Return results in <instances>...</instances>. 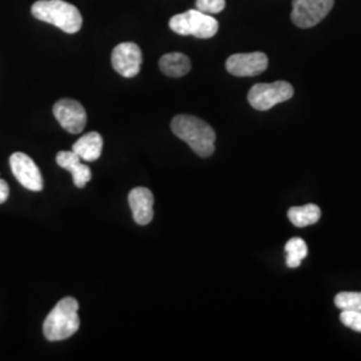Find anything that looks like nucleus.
<instances>
[{
	"label": "nucleus",
	"mask_w": 361,
	"mask_h": 361,
	"mask_svg": "<svg viewBox=\"0 0 361 361\" xmlns=\"http://www.w3.org/2000/svg\"><path fill=\"white\" fill-rule=\"evenodd\" d=\"M169 27L178 35H192L195 38H213L219 31V22L207 13L198 10H188L186 13L173 16L169 22Z\"/></svg>",
	"instance_id": "obj_4"
},
{
	"label": "nucleus",
	"mask_w": 361,
	"mask_h": 361,
	"mask_svg": "<svg viewBox=\"0 0 361 361\" xmlns=\"http://www.w3.org/2000/svg\"><path fill=\"white\" fill-rule=\"evenodd\" d=\"M335 304L341 310H361V292H341L335 297Z\"/></svg>",
	"instance_id": "obj_17"
},
{
	"label": "nucleus",
	"mask_w": 361,
	"mask_h": 361,
	"mask_svg": "<svg viewBox=\"0 0 361 361\" xmlns=\"http://www.w3.org/2000/svg\"><path fill=\"white\" fill-rule=\"evenodd\" d=\"M171 131L193 149L200 157H210L214 153L216 133L205 121L193 116H177L171 121Z\"/></svg>",
	"instance_id": "obj_1"
},
{
	"label": "nucleus",
	"mask_w": 361,
	"mask_h": 361,
	"mask_svg": "<svg viewBox=\"0 0 361 361\" xmlns=\"http://www.w3.org/2000/svg\"><path fill=\"white\" fill-rule=\"evenodd\" d=\"M159 68L168 77L180 78L190 71L192 63L185 54L170 52L159 59Z\"/></svg>",
	"instance_id": "obj_14"
},
{
	"label": "nucleus",
	"mask_w": 361,
	"mask_h": 361,
	"mask_svg": "<svg viewBox=\"0 0 361 361\" xmlns=\"http://www.w3.org/2000/svg\"><path fill=\"white\" fill-rule=\"evenodd\" d=\"M285 253H286V265L290 269H295L298 268L302 259L308 256V246L302 238L293 237L285 244Z\"/></svg>",
	"instance_id": "obj_16"
},
{
	"label": "nucleus",
	"mask_w": 361,
	"mask_h": 361,
	"mask_svg": "<svg viewBox=\"0 0 361 361\" xmlns=\"http://www.w3.org/2000/svg\"><path fill=\"white\" fill-rule=\"evenodd\" d=\"M79 304L74 297L62 298L49 313L43 324V334L49 341H61L79 329Z\"/></svg>",
	"instance_id": "obj_3"
},
{
	"label": "nucleus",
	"mask_w": 361,
	"mask_h": 361,
	"mask_svg": "<svg viewBox=\"0 0 361 361\" xmlns=\"http://www.w3.org/2000/svg\"><path fill=\"white\" fill-rule=\"evenodd\" d=\"M52 113L59 125L70 134H79L83 131L87 114L82 104L74 99H61L54 104Z\"/></svg>",
	"instance_id": "obj_8"
},
{
	"label": "nucleus",
	"mask_w": 361,
	"mask_h": 361,
	"mask_svg": "<svg viewBox=\"0 0 361 361\" xmlns=\"http://www.w3.org/2000/svg\"><path fill=\"white\" fill-rule=\"evenodd\" d=\"M335 0H293L292 22L300 28L319 25L334 8Z\"/></svg>",
	"instance_id": "obj_6"
},
{
	"label": "nucleus",
	"mask_w": 361,
	"mask_h": 361,
	"mask_svg": "<svg viewBox=\"0 0 361 361\" xmlns=\"http://www.w3.org/2000/svg\"><path fill=\"white\" fill-rule=\"evenodd\" d=\"M10 166L15 178L19 183L32 192H40L43 189V178L37 164L25 153H13L10 157Z\"/></svg>",
	"instance_id": "obj_10"
},
{
	"label": "nucleus",
	"mask_w": 361,
	"mask_h": 361,
	"mask_svg": "<svg viewBox=\"0 0 361 361\" xmlns=\"http://www.w3.org/2000/svg\"><path fill=\"white\" fill-rule=\"evenodd\" d=\"M133 219L138 225H147L154 217V195L147 188H135L129 194Z\"/></svg>",
	"instance_id": "obj_11"
},
{
	"label": "nucleus",
	"mask_w": 361,
	"mask_h": 361,
	"mask_svg": "<svg viewBox=\"0 0 361 361\" xmlns=\"http://www.w3.org/2000/svg\"><path fill=\"white\" fill-rule=\"evenodd\" d=\"M102 149H104V138L97 131L85 134L73 145V152L82 161H86V162L97 161L102 154Z\"/></svg>",
	"instance_id": "obj_13"
},
{
	"label": "nucleus",
	"mask_w": 361,
	"mask_h": 361,
	"mask_svg": "<svg viewBox=\"0 0 361 361\" xmlns=\"http://www.w3.org/2000/svg\"><path fill=\"white\" fill-rule=\"evenodd\" d=\"M288 217L297 228H305L310 225H314L320 219L322 210L314 204H308L304 207H293L289 209Z\"/></svg>",
	"instance_id": "obj_15"
},
{
	"label": "nucleus",
	"mask_w": 361,
	"mask_h": 361,
	"mask_svg": "<svg viewBox=\"0 0 361 361\" xmlns=\"http://www.w3.org/2000/svg\"><path fill=\"white\" fill-rule=\"evenodd\" d=\"M340 320L347 328L361 334V310H343Z\"/></svg>",
	"instance_id": "obj_18"
},
{
	"label": "nucleus",
	"mask_w": 361,
	"mask_h": 361,
	"mask_svg": "<svg viewBox=\"0 0 361 361\" xmlns=\"http://www.w3.org/2000/svg\"><path fill=\"white\" fill-rule=\"evenodd\" d=\"M268 68V56L264 52L234 54L226 61V70L234 77H257Z\"/></svg>",
	"instance_id": "obj_9"
},
{
	"label": "nucleus",
	"mask_w": 361,
	"mask_h": 361,
	"mask_svg": "<svg viewBox=\"0 0 361 361\" xmlns=\"http://www.w3.org/2000/svg\"><path fill=\"white\" fill-rule=\"evenodd\" d=\"M56 162L61 168L66 169L71 173L74 185L79 189H83L87 185V182H90L92 178L90 168L82 164V159L73 150L59 152L56 155Z\"/></svg>",
	"instance_id": "obj_12"
},
{
	"label": "nucleus",
	"mask_w": 361,
	"mask_h": 361,
	"mask_svg": "<svg viewBox=\"0 0 361 361\" xmlns=\"http://www.w3.org/2000/svg\"><path fill=\"white\" fill-rule=\"evenodd\" d=\"M32 15L67 34H75L83 25V18L75 6L65 0H38L31 7Z\"/></svg>",
	"instance_id": "obj_2"
},
{
	"label": "nucleus",
	"mask_w": 361,
	"mask_h": 361,
	"mask_svg": "<svg viewBox=\"0 0 361 361\" xmlns=\"http://www.w3.org/2000/svg\"><path fill=\"white\" fill-rule=\"evenodd\" d=\"M293 87L284 80H277L273 83H257L249 94L247 101L253 109L258 111L271 110L276 104H283L293 97Z\"/></svg>",
	"instance_id": "obj_5"
},
{
	"label": "nucleus",
	"mask_w": 361,
	"mask_h": 361,
	"mask_svg": "<svg viewBox=\"0 0 361 361\" xmlns=\"http://www.w3.org/2000/svg\"><path fill=\"white\" fill-rule=\"evenodd\" d=\"M195 7L201 13L213 15L221 13L225 8V0H197Z\"/></svg>",
	"instance_id": "obj_19"
},
{
	"label": "nucleus",
	"mask_w": 361,
	"mask_h": 361,
	"mask_svg": "<svg viewBox=\"0 0 361 361\" xmlns=\"http://www.w3.org/2000/svg\"><path fill=\"white\" fill-rule=\"evenodd\" d=\"M111 63L119 75L125 78L135 77L141 71L142 51L135 43H121L113 50Z\"/></svg>",
	"instance_id": "obj_7"
},
{
	"label": "nucleus",
	"mask_w": 361,
	"mask_h": 361,
	"mask_svg": "<svg viewBox=\"0 0 361 361\" xmlns=\"http://www.w3.org/2000/svg\"><path fill=\"white\" fill-rule=\"evenodd\" d=\"M8 194H10V188H8L7 182L0 180V205L7 201Z\"/></svg>",
	"instance_id": "obj_20"
}]
</instances>
